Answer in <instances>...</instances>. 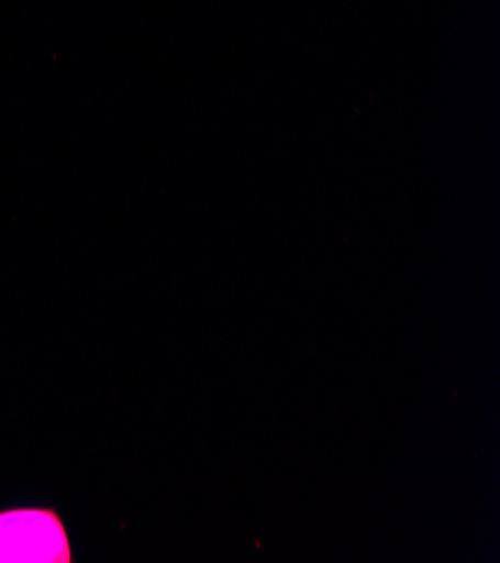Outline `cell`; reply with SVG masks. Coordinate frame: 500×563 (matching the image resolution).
<instances>
[{
	"label": "cell",
	"instance_id": "6da1fadb",
	"mask_svg": "<svg viewBox=\"0 0 500 563\" xmlns=\"http://www.w3.org/2000/svg\"><path fill=\"white\" fill-rule=\"evenodd\" d=\"M0 561L70 563L73 552L62 519L38 508L0 512Z\"/></svg>",
	"mask_w": 500,
	"mask_h": 563
}]
</instances>
